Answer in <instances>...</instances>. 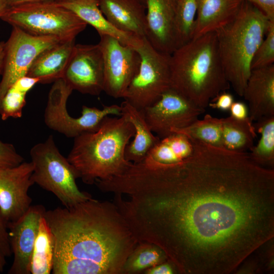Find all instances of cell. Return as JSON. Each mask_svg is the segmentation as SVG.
<instances>
[{
  "instance_id": "1",
  "label": "cell",
  "mask_w": 274,
  "mask_h": 274,
  "mask_svg": "<svg viewBox=\"0 0 274 274\" xmlns=\"http://www.w3.org/2000/svg\"><path fill=\"white\" fill-rule=\"evenodd\" d=\"M190 140L187 159L132 163L104 189L138 242L159 247L177 273H231L273 238L274 170Z\"/></svg>"
},
{
  "instance_id": "2",
  "label": "cell",
  "mask_w": 274,
  "mask_h": 274,
  "mask_svg": "<svg viewBox=\"0 0 274 274\" xmlns=\"http://www.w3.org/2000/svg\"><path fill=\"white\" fill-rule=\"evenodd\" d=\"M44 217L54 238L53 274H123L138 243L113 201L92 197Z\"/></svg>"
},
{
  "instance_id": "3",
  "label": "cell",
  "mask_w": 274,
  "mask_h": 274,
  "mask_svg": "<svg viewBox=\"0 0 274 274\" xmlns=\"http://www.w3.org/2000/svg\"><path fill=\"white\" fill-rule=\"evenodd\" d=\"M170 87L204 111L210 101L230 87L215 32L193 39L170 55Z\"/></svg>"
},
{
  "instance_id": "4",
  "label": "cell",
  "mask_w": 274,
  "mask_h": 274,
  "mask_svg": "<svg viewBox=\"0 0 274 274\" xmlns=\"http://www.w3.org/2000/svg\"><path fill=\"white\" fill-rule=\"evenodd\" d=\"M134 134L133 125L125 114L107 116L96 130L74 138L67 159L85 184L110 179L131 164L125 159V150Z\"/></svg>"
},
{
  "instance_id": "5",
  "label": "cell",
  "mask_w": 274,
  "mask_h": 274,
  "mask_svg": "<svg viewBox=\"0 0 274 274\" xmlns=\"http://www.w3.org/2000/svg\"><path fill=\"white\" fill-rule=\"evenodd\" d=\"M270 21L258 8L243 1L234 19L215 32L226 78L239 96H243L253 57Z\"/></svg>"
},
{
  "instance_id": "6",
  "label": "cell",
  "mask_w": 274,
  "mask_h": 274,
  "mask_svg": "<svg viewBox=\"0 0 274 274\" xmlns=\"http://www.w3.org/2000/svg\"><path fill=\"white\" fill-rule=\"evenodd\" d=\"M30 156L33 165L34 183L52 193L64 207L69 208L92 198L81 191L77 184L79 175L57 147L50 135L43 142L34 145Z\"/></svg>"
},
{
  "instance_id": "7",
  "label": "cell",
  "mask_w": 274,
  "mask_h": 274,
  "mask_svg": "<svg viewBox=\"0 0 274 274\" xmlns=\"http://www.w3.org/2000/svg\"><path fill=\"white\" fill-rule=\"evenodd\" d=\"M0 18L30 34L54 37L62 41L75 40L87 25L56 1L12 7Z\"/></svg>"
},
{
  "instance_id": "8",
  "label": "cell",
  "mask_w": 274,
  "mask_h": 274,
  "mask_svg": "<svg viewBox=\"0 0 274 274\" xmlns=\"http://www.w3.org/2000/svg\"><path fill=\"white\" fill-rule=\"evenodd\" d=\"M73 91L63 78L54 82L44 113L46 125L67 138H74L85 132L94 131L106 117L116 115L119 112L116 105L103 106L102 109L83 106L81 116L73 117L66 109V102Z\"/></svg>"
},
{
  "instance_id": "9",
  "label": "cell",
  "mask_w": 274,
  "mask_h": 274,
  "mask_svg": "<svg viewBox=\"0 0 274 274\" xmlns=\"http://www.w3.org/2000/svg\"><path fill=\"white\" fill-rule=\"evenodd\" d=\"M138 52L139 69L123 98L142 110L155 103L170 87V55L156 50L146 38Z\"/></svg>"
},
{
  "instance_id": "10",
  "label": "cell",
  "mask_w": 274,
  "mask_h": 274,
  "mask_svg": "<svg viewBox=\"0 0 274 274\" xmlns=\"http://www.w3.org/2000/svg\"><path fill=\"white\" fill-rule=\"evenodd\" d=\"M51 36L30 34L12 26L5 42L4 67L0 82V105L8 89L18 79L26 76L36 57L44 50L61 42Z\"/></svg>"
},
{
  "instance_id": "11",
  "label": "cell",
  "mask_w": 274,
  "mask_h": 274,
  "mask_svg": "<svg viewBox=\"0 0 274 274\" xmlns=\"http://www.w3.org/2000/svg\"><path fill=\"white\" fill-rule=\"evenodd\" d=\"M97 44L103 58L104 91L111 97L123 98L139 71L140 54L135 49L107 35L100 36Z\"/></svg>"
},
{
  "instance_id": "12",
  "label": "cell",
  "mask_w": 274,
  "mask_h": 274,
  "mask_svg": "<svg viewBox=\"0 0 274 274\" xmlns=\"http://www.w3.org/2000/svg\"><path fill=\"white\" fill-rule=\"evenodd\" d=\"M141 110L151 131L160 139L172 134V128L189 126L204 111L171 87L155 103Z\"/></svg>"
},
{
  "instance_id": "13",
  "label": "cell",
  "mask_w": 274,
  "mask_h": 274,
  "mask_svg": "<svg viewBox=\"0 0 274 274\" xmlns=\"http://www.w3.org/2000/svg\"><path fill=\"white\" fill-rule=\"evenodd\" d=\"M62 78L82 94L97 96L104 91L103 58L98 44H75Z\"/></svg>"
},
{
  "instance_id": "14",
  "label": "cell",
  "mask_w": 274,
  "mask_h": 274,
  "mask_svg": "<svg viewBox=\"0 0 274 274\" xmlns=\"http://www.w3.org/2000/svg\"><path fill=\"white\" fill-rule=\"evenodd\" d=\"M33 169L32 162L24 161L0 169V215L7 224L22 217L31 206L28 190L35 184Z\"/></svg>"
},
{
  "instance_id": "15",
  "label": "cell",
  "mask_w": 274,
  "mask_h": 274,
  "mask_svg": "<svg viewBox=\"0 0 274 274\" xmlns=\"http://www.w3.org/2000/svg\"><path fill=\"white\" fill-rule=\"evenodd\" d=\"M46 211L41 204L31 205L22 217L7 224L13 255L8 274H30L31 255L40 221Z\"/></svg>"
},
{
  "instance_id": "16",
  "label": "cell",
  "mask_w": 274,
  "mask_h": 274,
  "mask_svg": "<svg viewBox=\"0 0 274 274\" xmlns=\"http://www.w3.org/2000/svg\"><path fill=\"white\" fill-rule=\"evenodd\" d=\"M177 0H145L146 39L157 51L170 55L177 48L175 19Z\"/></svg>"
},
{
  "instance_id": "17",
  "label": "cell",
  "mask_w": 274,
  "mask_h": 274,
  "mask_svg": "<svg viewBox=\"0 0 274 274\" xmlns=\"http://www.w3.org/2000/svg\"><path fill=\"white\" fill-rule=\"evenodd\" d=\"M243 97L253 121L274 116V64L251 70Z\"/></svg>"
},
{
  "instance_id": "18",
  "label": "cell",
  "mask_w": 274,
  "mask_h": 274,
  "mask_svg": "<svg viewBox=\"0 0 274 274\" xmlns=\"http://www.w3.org/2000/svg\"><path fill=\"white\" fill-rule=\"evenodd\" d=\"M56 2L72 11L87 24L93 27L99 36L107 35L113 37L121 44L137 51L143 44L145 38L121 31L112 25L100 10L97 0H60Z\"/></svg>"
},
{
  "instance_id": "19",
  "label": "cell",
  "mask_w": 274,
  "mask_h": 274,
  "mask_svg": "<svg viewBox=\"0 0 274 274\" xmlns=\"http://www.w3.org/2000/svg\"><path fill=\"white\" fill-rule=\"evenodd\" d=\"M101 12L116 28L146 38V7L140 0H97Z\"/></svg>"
},
{
  "instance_id": "20",
  "label": "cell",
  "mask_w": 274,
  "mask_h": 274,
  "mask_svg": "<svg viewBox=\"0 0 274 274\" xmlns=\"http://www.w3.org/2000/svg\"><path fill=\"white\" fill-rule=\"evenodd\" d=\"M197 11L193 39L216 32L232 21L242 0H196Z\"/></svg>"
},
{
  "instance_id": "21",
  "label": "cell",
  "mask_w": 274,
  "mask_h": 274,
  "mask_svg": "<svg viewBox=\"0 0 274 274\" xmlns=\"http://www.w3.org/2000/svg\"><path fill=\"white\" fill-rule=\"evenodd\" d=\"M75 42V40L61 41L44 50L35 59L26 76L36 78L44 84L62 78Z\"/></svg>"
},
{
  "instance_id": "22",
  "label": "cell",
  "mask_w": 274,
  "mask_h": 274,
  "mask_svg": "<svg viewBox=\"0 0 274 274\" xmlns=\"http://www.w3.org/2000/svg\"><path fill=\"white\" fill-rule=\"evenodd\" d=\"M121 106L122 114L127 116L134 128V139L125 148V157L132 163H138L145 159L160 139L153 134L141 110L136 109L125 100Z\"/></svg>"
},
{
  "instance_id": "23",
  "label": "cell",
  "mask_w": 274,
  "mask_h": 274,
  "mask_svg": "<svg viewBox=\"0 0 274 274\" xmlns=\"http://www.w3.org/2000/svg\"><path fill=\"white\" fill-rule=\"evenodd\" d=\"M193 145L185 135L173 133L160 139L143 160L155 164L169 165L180 162L193 153Z\"/></svg>"
},
{
  "instance_id": "24",
  "label": "cell",
  "mask_w": 274,
  "mask_h": 274,
  "mask_svg": "<svg viewBox=\"0 0 274 274\" xmlns=\"http://www.w3.org/2000/svg\"><path fill=\"white\" fill-rule=\"evenodd\" d=\"M222 135L224 149L247 152L253 147L257 132L249 117L237 119L230 116L222 118Z\"/></svg>"
},
{
  "instance_id": "25",
  "label": "cell",
  "mask_w": 274,
  "mask_h": 274,
  "mask_svg": "<svg viewBox=\"0 0 274 274\" xmlns=\"http://www.w3.org/2000/svg\"><path fill=\"white\" fill-rule=\"evenodd\" d=\"M54 248V236L44 216L40 221L32 253L31 274H49L52 272Z\"/></svg>"
},
{
  "instance_id": "26",
  "label": "cell",
  "mask_w": 274,
  "mask_h": 274,
  "mask_svg": "<svg viewBox=\"0 0 274 274\" xmlns=\"http://www.w3.org/2000/svg\"><path fill=\"white\" fill-rule=\"evenodd\" d=\"M256 121L254 124L255 130L261 136L257 144L253 146L248 154L253 162L260 166H273L274 116L264 117Z\"/></svg>"
},
{
  "instance_id": "27",
  "label": "cell",
  "mask_w": 274,
  "mask_h": 274,
  "mask_svg": "<svg viewBox=\"0 0 274 274\" xmlns=\"http://www.w3.org/2000/svg\"><path fill=\"white\" fill-rule=\"evenodd\" d=\"M173 133H179L190 140H195L219 148H223L222 135V118L206 114L189 126L182 128H172Z\"/></svg>"
},
{
  "instance_id": "28",
  "label": "cell",
  "mask_w": 274,
  "mask_h": 274,
  "mask_svg": "<svg viewBox=\"0 0 274 274\" xmlns=\"http://www.w3.org/2000/svg\"><path fill=\"white\" fill-rule=\"evenodd\" d=\"M167 260L164 252L156 245L146 242H138L127 258L123 274H138Z\"/></svg>"
},
{
  "instance_id": "29",
  "label": "cell",
  "mask_w": 274,
  "mask_h": 274,
  "mask_svg": "<svg viewBox=\"0 0 274 274\" xmlns=\"http://www.w3.org/2000/svg\"><path fill=\"white\" fill-rule=\"evenodd\" d=\"M196 11V0H177L175 19L177 48L192 39Z\"/></svg>"
},
{
  "instance_id": "30",
  "label": "cell",
  "mask_w": 274,
  "mask_h": 274,
  "mask_svg": "<svg viewBox=\"0 0 274 274\" xmlns=\"http://www.w3.org/2000/svg\"><path fill=\"white\" fill-rule=\"evenodd\" d=\"M27 92L14 83L8 89L0 105V115L3 120L10 118H18L22 115L26 104Z\"/></svg>"
},
{
  "instance_id": "31",
  "label": "cell",
  "mask_w": 274,
  "mask_h": 274,
  "mask_svg": "<svg viewBox=\"0 0 274 274\" xmlns=\"http://www.w3.org/2000/svg\"><path fill=\"white\" fill-rule=\"evenodd\" d=\"M274 62V21H270L265 36L251 62V70L268 66Z\"/></svg>"
},
{
  "instance_id": "32",
  "label": "cell",
  "mask_w": 274,
  "mask_h": 274,
  "mask_svg": "<svg viewBox=\"0 0 274 274\" xmlns=\"http://www.w3.org/2000/svg\"><path fill=\"white\" fill-rule=\"evenodd\" d=\"M24 158L11 144L0 140V169L19 165Z\"/></svg>"
},
{
  "instance_id": "33",
  "label": "cell",
  "mask_w": 274,
  "mask_h": 274,
  "mask_svg": "<svg viewBox=\"0 0 274 274\" xmlns=\"http://www.w3.org/2000/svg\"><path fill=\"white\" fill-rule=\"evenodd\" d=\"M12 255L7 224L0 215V273L4 272L7 259Z\"/></svg>"
},
{
  "instance_id": "34",
  "label": "cell",
  "mask_w": 274,
  "mask_h": 274,
  "mask_svg": "<svg viewBox=\"0 0 274 274\" xmlns=\"http://www.w3.org/2000/svg\"><path fill=\"white\" fill-rule=\"evenodd\" d=\"M234 101L232 94L225 91L213 98L209 103L208 106L214 109L227 111L229 110Z\"/></svg>"
},
{
  "instance_id": "35",
  "label": "cell",
  "mask_w": 274,
  "mask_h": 274,
  "mask_svg": "<svg viewBox=\"0 0 274 274\" xmlns=\"http://www.w3.org/2000/svg\"><path fill=\"white\" fill-rule=\"evenodd\" d=\"M248 2L260 10L268 18L274 20V0H242Z\"/></svg>"
},
{
  "instance_id": "36",
  "label": "cell",
  "mask_w": 274,
  "mask_h": 274,
  "mask_svg": "<svg viewBox=\"0 0 274 274\" xmlns=\"http://www.w3.org/2000/svg\"><path fill=\"white\" fill-rule=\"evenodd\" d=\"M145 274H173L177 273L174 266L168 260L160 263L144 271Z\"/></svg>"
},
{
  "instance_id": "37",
  "label": "cell",
  "mask_w": 274,
  "mask_h": 274,
  "mask_svg": "<svg viewBox=\"0 0 274 274\" xmlns=\"http://www.w3.org/2000/svg\"><path fill=\"white\" fill-rule=\"evenodd\" d=\"M229 111L230 116L237 119H244L249 117V108L242 101H234Z\"/></svg>"
},
{
  "instance_id": "38",
  "label": "cell",
  "mask_w": 274,
  "mask_h": 274,
  "mask_svg": "<svg viewBox=\"0 0 274 274\" xmlns=\"http://www.w3.org/2000/svg\"><path fill=\"white\" fill-rule=\"evenodd\" d=\"M57 0H6L8 6L9 8L32 3L55 2Z\"/></svg>"
},
{
  "instance_id": "39",
  "label": "cell",
  "mask_w": 274,
  "mask_h": 274,
  "mask_svg": "<svg viewBox=\"0 0 274 274\" xmlns=\"http://www.w3.org/2000/svg\"><path fill=\"white\" fill-rule=\"evenodd\" d=\"M5 42L0 41V75L2 74L4 67Z\"/></svg>"
},
{
  "instance_id": "40",
  "label": "cell",
  "mask_w": 274,
  "mask_h": 274,
  "mask_svg": "<svg viewBox=\"0 0 274 274\" xmlns=\"http://www.w3.org/2000/svg\"><path fill=\"white\" fill-rule=\"evenodd\" d=\"M9 9L6 0H0V17L4 15Z\"/></svg>"
},
{
  "instance_id": "41",
  "label": "cell",
  "mask_w": 274,
  "mask_h": 274,
  "mask_svg": "<svg viewBox=\"0 0 274 274\" xmlns=\"http://www.w3.org/2000/svg\"><path fill=\"white\" fill-rule=\"evenodd\" d=\"M142 3L145 5V0H140Z\"/></svg>"
},
{
  "instance_id": "42",
  "label": "cell",
  "mask_w": 274,
  "mask_h": 274,
  "mask_svg": "<svg viewBox=\"0 0 274 274\" xmlns=\"http://www.w3.org/2000/svg\"><path fill=\"white\" fill-rule=\"evenodd\" d=\"M60 1V0H57L56 1Z\"/></svg>"
}]
</instances>
